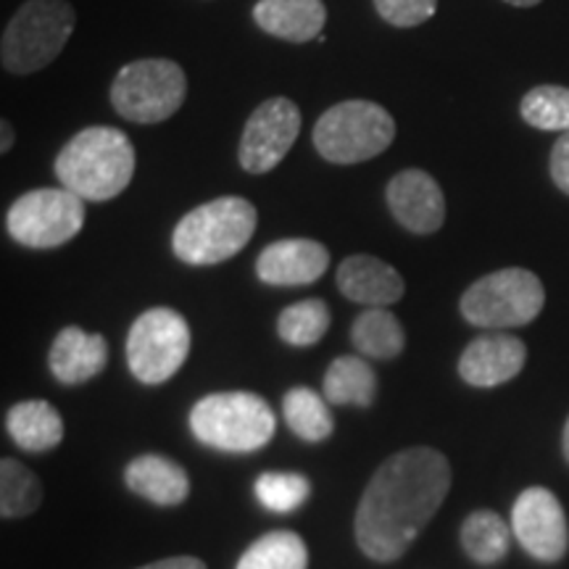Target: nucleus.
I'll list each match as a JSON object with an SVG mask.
<instances>
[{"label": "nucleus", "mask_w": 569, "mask_h": 569, "mask_svg": "<svg viewBox=\"0 0 569 569\" xmlns=\"http://www.w3.org/2000/svg\"><path fill=\"white\" fill-rule=\"evenodd\" d=\"M390 213L403 230L432 234L446 222V196L440 184L422 169H403L388 182Z\"/></svg>", "instance_id": "obj_13"}, {"label": "nucleus", "mask_w": 569, "mask_h": 569, "mask_svg": "<svg viewBox=\"0 0 569 569\" xmlns=\"http://www.w3.org/2000/svg\"><path fill=\"white\" fill-rule=\"evenodd\" d=\"M282 411L290 430L306 443H319L332 436L336 422H332L327 401L311 388H290L282 398Z\"/></svg>", "instance_id": "obj_24"}, {"label": "nucleus", "mask_w": 569, "mask_h": 569, "mask_svg": "<svg viewBox=\"0 0 569 569\" xmlns=\"http://www.w3.org/2000/svg\"><path fill=\"white\" fill-rule=\"evenodd\" d=\"M356 351L369 359H396L407 348V330L388 309H367L351 327Z\"/></svg>", "instance_id": "obj_22"}, {"label": "nucleus", "mask_w": 569, "mask_h": 569, "mask_svg": "<svg viewBox=\"0 0 569 569\" xmlns=\"http://www.w3.org/2000/svg\"><path fill=\"white\" fill-rule=\"evenodd\" d=\"M256 496L269 511H296L311 496V482L298 472H264L256 480Z\"/></svg>", "instance_id": "obj_29"}, {"label": "nucleus", "mask_w": 569, "mask_h": 569, "mask_svg": "<svg viewBox=\"0 0 569 569\" xmlns=\"http://www.w3.org/2000/svg\"><path fill=\"white\" fill-rule=\"evenodd\" d=\"M338 290L348 301L365 303L369 309H386L407 293V282L393 267L369 253L348 256L338 267Z\"/></svg>", "instance_id": "obj_16"}, {"label": "nucleus", "mask_w": 569, "mask_h": 569, "mask_svg": "<svg viewBox=\"0 0 569 569\" xmlns=\"http://www.w3.org/2000/svg\"><path fill=\"white\" fill-rule=\"evenodd\" d=\"M377 393L375 369L359 356H338L325 375V398L338 407H369Z\"/></svg>", "instance_id": "obj_23"}, {"label": "nucleus", "mask_w": 569, "mask_h": 569, "mask_svg": "<svg viewBox=\"0 0 569 569\" xmlns=\"http://www.w3.org/2000/svg\"><path fill=\"white\" fill-rule=\"evenodd\" d=\"M561 451H565V459L569 461V417H567V425H565V436H561Z\"/></svg>", "instance_id": "obj_34"}, {"label": "nucleus", "mask_w": 569, "mask_h": 569, "mask_svg": "<svg viewBox=\"0 0 569 569\" xmlns=\"http://www.w3.org/2000/svg\"><path fill=\"white\" fill-rule=\"evenodd\" d=\"M519 113L530 127L543 132H569V88L540 84L519 103Z\"/></svg>", "instance_id": "obj_28"}, {"label": "nucleus", "mask_w": 569, "mask_h": 569, "mask_svg": "<svg viewBox=\"0 0 569 569\" xmlns=\"http://www.w3.org/2000/svg\"><path fill=\"white\" fill-rule=\"evenodd\" d=\"M259 211L251 201L238 196L213 198L196 206L174 227V256L190 267H211L238 256L251 243Z\"/></svg>", "instance_id": "obj_3"}, {"label": "nucleus", "mask_w": 569, "mask_h": 569, "mask_svg": "<svg viewBox=\"0 0 569 569\" xmlns=\"http://www.w3.org/2000/svg\"><path fill=\"white\" fill-rule=\"evenodd\" d=\"M51 372L63 386H80L101 375L109 365V343L103 336H90L80 327H63L51 346Z\"/></svg>", "instance_id": "obj_17"}, {"label": "nucleus", "mask_w": 569, "mask_h": 569, "mask_svg": "<svg viewBox=\"0 0 569 569\" xmlns=\"http://www.w3.org/2000/svg\"><path fill=\"white\" fill-rule=\"evenodd\" d=\"M511 528L503 522L496 511L480 509L472 511L465 522H461V549L475 565L482 567H493L509 553L511 546Z\"/></svg>", "instance_id": "obj_21"}, {"label": "nucleus", "mask_w": 569, "mask_h": 569, "mask_svg": "<svg viewBox=\"0 0 569 569\" xmlns=\"http://www.w3.org/2000/svg\"><path fill=\"white\" fill-rule=\"evenodd\" d=\"M0 132H3V140H0V151L9 153L13 146V127L11 122H0Z\"/></svg>", "instance_id": "obj_33"}, {"label": "nucleus", "mask_w": 569, "mask_h": 569, "mask_svg": "<svg viewBox=\"0 0 569 569\" xmlns=\"http://www.w3.org/2000/svg\"><path fill=\"white\" fill-rule=\"evenodd\" d=\"M509 6H517V9H530V6H538L540 0H507Z\"/></svg>", "instance_id": "obj_35"}, {"label": "nucleus", "mask_w": 569, "mask_h": 569, "mask_svg": "<svg viewBox=\"0 0 569 569\" xmlns=\"http://www.w3.org/2000/svg\"><path fill=\"white\" fill-rule=\"evenodd\" d=\"M396 140L393 117L375 101H343L315 124V148L325 161L351 167L388 151Z\"/></svg>", "instance_id": "obj_6"}, {"label": "nucleus", "mask_w": 569, "mask_h": 569, "mask_svg": "<svg viewBox=\"0 0 569 569\" xmlns=\"http://www.w3.org/2000/svg\"><path fill=\"white\" fill-rule=\"evenodd\" d=\"M56 177L82 201H111L130 188L134 148L117 127H88L56 156Z\"/></svg>", "instance_id": "obj_2"}, {"label": "nucleus", "mask_w": 569, "mask_h": 569, "mask_svg": "<svg viewBox=\"0 0 569 569\" xmlns=\"http://www.w3.org/2000/svg\"><path fill=\"white\" fill-rule=\"evenodd\" d=\"M190 430L201 443L230 453L264 448L277 430L269 403L256 393H211L190 411Z\"/></svg>", "instance_id": "obj_5"}, {"label": "nucleus", "mask_w": 569, "mask_h": 569, "mask_svg": "<svg viewBox=\"0 0 569 569\" xmlns=\"http://www.w3.org/2000/svg\"><path fill=\"white\" fill-rule=\"evenodd\" d=\"M42 501L38 475L17 459L0 461V515L3 519H19L32 515Z\"/></svg>", "instance_id": "obj_26"}, {"label": "nucleus", "mask_w": 569, "mask_h": 569, "mask_svg": "<svg viewBox=\"0 0 569 569\" xmlns=\"http://www.w3.org/2000/svg\"><path fill=\"white\" fill-rule=\"evenodd\" d=\"M124 482L132 493H138L156 507H180L190 496L188 472L172 459L159 453H142L124 469Z\"/></svg>", "instance_id": "obj_18"}, {"label": "nucleus", "mask_w": 569, "mask_h": 569, "mask_svg": "<svg viewBox=\"0 0 569 569\" xmlns=\"http://www.w3.org/2000/svg\"><path fill=\"white\" fill-rule=\"evenodd\" d=\"M253 21L272 38L306 42L325 30L327 9L322 0H259Z\"/></svg>", "instance_id": "obj_19"}, {"label": "nucleus", "mask_w": 569, "mask_h": 569, "mask_svg": "<svg viewBox=\"0 0 569 569\" xmlns=\"http://www.w3.org/2000/svg\"><path fill=\"white\" fill-rule=\"evenodd\" d=\"M140 569H209V567H206L203 561L196 557H172V559L153 561V565H146Z\"/></svg>", "instance_id": "obj_32"}, {"label": "nucleus", "mask_w": 569, "mask_h": 569, "mask_svg": "<svg viewBox=\"0 0 569 569\" xmlns=\"http://www.w3.org/2000/svg\"><path fill=\"white\" fill-rule=\"evenodd\" d=\"M301 132V109L290 98H269L256 106L240 138V167L248 174H267L290 153Z\"/></svg>", "instance_id": "obj_11"}, {"label": "nucleus", "mask_w": 569, "mask_h": 569, "mask_svg": "<svg viewBox=\"0 0 569 569\" xmlns=\"http://www.w3.org/2000/svg\"><path fill=\"white\" fill-rule=\"evenodd\" d=\"M511 532L532 559L546 565L561 561L569 549L565 507L549 488L536 486L519 493L511 509Z\"/></svg>", "instance_id": "obj_12"}, {"label": "nucleus", "mask_w": 569, "mask_h": 569, "mask_svg": "<svg viewBox=\"0 0 569 569\" xmlns=\"http://www.w3.org/2000/svg\"><path fill=\"white\" fill-rule=\"evenodd\" d=\"M327 327H330V309L319 298H306L288 306L277 319L280 338L296 348L319 343L327 336Z\"/></svg>", "instance_id": "obj_27"}, {"label": "nucleus", "mask_w": 569, "mask_h": 569, "mask_svg": "<svg viewBox=\"0 0 569 569\" xmlns=\"http://www.w3.org/2000/svg\"><path fill=\"white\" fill-rule=\"evenodd\" d=\"M451 490V465L436 448L417 446L386 459L356 509V543L390 565L411 549Z\"/></svg>", "instance_id": "obj_1"}, {"label": "nucleus", "mask_w": 569, "mask_h": 569, "mask_svg": "<svg viewBox=\"0 0 569 569\" xmlns=\"http://www.w3.org/2000/svg\"><path fill=\"white\" fill-rule=\"evenodd\" d=\"M525 359H528V348L522 340L493 332V336L475 338L465 348L459 359V375L467 386L496 388L515 380L522 372Z\"/></svg>", "instance_id": "obj_15"}, {"label": "nucleus", "mask_w": 569, "mask_h": 569, "mask_svg": "<svg viewBox=\"0 0 569 569\" xmlns=\"http://www.w3.org/2000/svg\"><path fill=\"white\" fill-rule=\"evenodd\" d=\"M6 427H9L13 443L30 453L51 451L63 440V419L42 398L19 401L17 407H11L9 417H6Z\"/></svg>", "instance_id": "obj_20"}, {"label": "nucleus", "mask_w": 569, "mask_h": 569, "mask_svg": "<svg viewBox=\"0 0 569 569\" xmlns=\"http://www.w3.org/2000/svg\"><path fill=\"white\" fill-rule=\"evenodd\" d=\"M546 290L530 269H498L469 284L461 296V317L469 325L486 330H511L525 327L543 311Z\"/></svg>", "instance_id": "obj_7"}, {"label": "nucleus", "mask_w": 569, "mask_h": 569, "mask_svg": "<svg viewBox=\"0 0 569 569\" xmlns=\"http://www.w3.org/2000/svg\"><path fill=\"white\" fill-rule=\"evenodd\" d=\"M551 177L561 193L569 196V132L561 134L551 151Z\"/></svg>", "instance_id": "obj_31"}, {"label": "nucleus", "mask_w": 569, "mask_h": 569, "mask_svg": "<svg viewBox=\"0 0 569 569\" xmlns=\"http://www.w3.org/2000/svg\"><path fill=\"white\" fill-rule=\"evenodd\" d=\"M188 96V77L172 59L130 61L111 82V106L134 124H159L174 117Z\"/></svg>", "instance_id": "obj_8"}, {"label": "nucleus", "mask_w": 569, "mask_h": 569, "mask_svg": "<svg viewBox=\"0 0 569 569\" xmlns=\"http://www.w3.org/2000/svg\"><path fill=\"white\" fill-rule=\"evenodd\" d=\"M309 551L303 538L290 530H274L259 538L238 561V569H306Z\"/></svg>", "instance_id": "obj_25"}, {"label": "nucleus", "mask_w": 569, "mask_h": 569, "mask_svg": "<svg viewBox=\"0 0 569 569\" xmlns=\"http://www.w3.org/2000/svg\"><path fill=\"white\" fill-rule=\"evenodd\" d=\"M375 9L393 27H419L436 17L438 0H375Z\"/></svg>", "instance_id": "obj_30"}, {"label": "nucleus", "mask_w": 569, "mask_h": 569, "mask_svg": "<svg viewBox=\"0 0 569 569\" xmlns=\"http://www.w3.org/2000/svg\"><path fill=\"white\" fill-rule=\"evenodd\" d=\"M190 353V327L180 311L156 306L142 311L127 336V365L146 386H161L180 372Z\"/></svg>", "instance_id": "obj_9"}, {"label": "nucleus", "mask_w": 569, "mask_h": 569, "mask_svg": "<svg viewBox=\"0 0 569 569\" xmlns=\"http://www.w3.org/2000/svg\"><path fill=\"white\" fill-rule=\"evenodd\" d=\"M330 267V251L309 238H288L267 246L256 259V274L274 288L311 284Z\"/></svg>", "instance_id": "obj_14"}, {"label": "nucleus", "mask_w": 569, "mask_h": 569, "mask_svg": "<svg viewBox=\"0 0 569 569\" xmlns=\"http://www.w3.org/2000/svg\"><path fill=\"white\" fill-rule=\"evenodd\" d=\"M74 24V6L67 0H27L3 32V69L9 74H34L46 69L67 48Z\"/></svg>", "instance_id": "obj_4"}, {"label": "nucleus", "mask_w": 569, "mask_h": 569, "mask_svg": "<svg viewBox=\"0 0 569 569\" xmlns=\"http://www.w3.org/2000/svg\"><path fill=\"white\" fill-rule=\"evenodd\" d=\"M84 224V201L67 188H40L11 203L6 227L19 246L48 251L80 234Z\"/></svg>", "instance_id": "obj_10"}]
</instances>
